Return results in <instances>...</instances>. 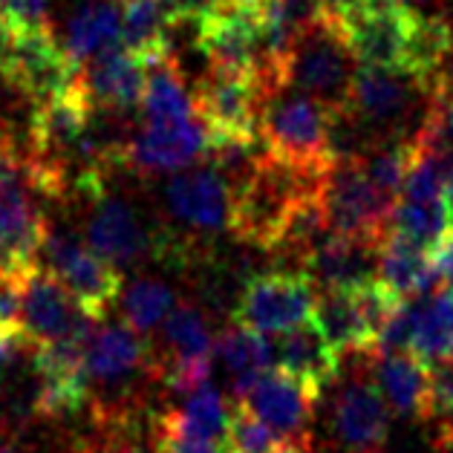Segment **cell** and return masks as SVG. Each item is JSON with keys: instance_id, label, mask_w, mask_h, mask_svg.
I'll list each match as a JSON object with an SVG mask.
<instances>
[{"instance_id": "cell-1", "label": "cell", "mask_w": 453, "mask_h": 453, "mask_svg": "<svg viewBox=\"0 0 453 453\" xmlns=\"http://www.w3.org/2000/svg\"><path fill=\"white\" fill-rule=\"evenodd\" d=\"M324 176L326 171L301 168L266 148L251 173L234 188L231 234L246 246L272 251L295 208L306 196L320 194Z\"/></svg>"}, {"instance_id": "cell-2", "label": "cell", "mask_w": 453, "mask_h": 453, "mask_svg": "<svg viewBox=\"0 0 453 453\" xmlns=\"http://www.w3.org/2000/svg\"><path fill=\"white\" fill-rule=\"evenodd\" d=\"M356 55L335 20L326 15L309 24L283 55V84L318 98L326 107L349 104Z\"/></svg>"}, {"instance_id": "cell-3", "label": "cell", "mask_w": 453, "mask_h": 453, "mask_svg": "<svg viewBox=\"0 0 453 453\" xmlns=\"http://www.w3.org/2000/svg\"><path fill=\"white\" fill-rule=\"evenodd\" d=\"M436 90L416 75L390 67H361L352 79L349 107L367 121L375 139H416Z\"/></svg>"}, {"instance_id": "cell-4", "label": "cell", "mask_w": 453, "mask_h": 453, "mask_svg": "<svg viewBox=\"0 0 453 453\" xmlns=\"http://www.w3.org/2000/svg\"><path fill=\"white\" fill-rule=\"evenodd\" d=\"M329 107L292 87H278L260 102V139L280 159L301 168L329 171L333 157L326 145Z\"/></svg>"}, {"instance_id": "cell-5", "label": "cell", "mask_w": 453, "mask_h": 453, "mask_svg": "<svg viewBox=\"0 0 453 453\" xmlns=\"http://www.w3.org/2000/svg\"><path fill=\"white\" fill-rule=\"evenodd\" d=\"M84 205V242L116 269L134 266L153 254H162V257L171 254L173 237H162L157 228L148 226L139 208L125 196L102 188Z\"/></svg>"}, {"instance_id": "cell-6", "label": "cell", "mask_w": 453, "mask_h": 453, "mask_svg": "<svg viewBox=\"0 0 453 453\" xmlns=\"http://www.w3.org/2000/svg\"><path fill=\"white\" fill-rule=\"evenodd\" d=\"M318 297L320 289L309 274L295 269H272L246 280L231 315L237 324L254 333L283 335L315 318Z\"/></svg>"}, {"instance_id": "cell-7", "label": "cell", "mask_w": 453, "mask_h": 453, "mask_svg": "<svg viewBox=\"0 0 453 453\" xmlns=\"http://www.w3.org/2000/svg\"><path fill=\"white\" fill-rule=\"evenodd\" d=\"M326 223L333 234L384 242L390 234L395 200L381 194L367 173L361 171L358 159L333 162L320 188Z\"/></svg>"}, {"instance_id": "cell-8", "label": "cell", "mask_w": 453, "mask_h": 453, "mask_svg": "<svg viewBox=\"0 0 453 453\" xmlns=\"http://www.w3.org/2000/svg\"><path fill=\"white\" fill-rule=\"evenodd\" d=\"M38 266L47 269L67 286L96 320H102L110 309L119 303L121 289H125L121 272L113 263L98 257V254L87 246L81 237H75L73 231L55 228L52 223L38 251Z\"/></svg>"}, {"instance_id": "cell-9", "label": "cell", "mask_w": 453, "mask_h": 453, "mask_svg": "<svg viewBox=\"0 0 453 453\" xmlns=\"http://www.w3.org/2000/svg\"><path fill=\"white\" fill-rule=\"evenodd\" d=\"M81 67L75 64L52 29H20L15 32L12 55H9L4 81L20 93L32 107H41L67 96L79 84Z\"/></svg>"}, {"instance_id": "cell-10", "label": "cell", "mask_w": 453, "mask_h": 453, "mask_svg": "<svg viewBox=\"0 0 453 453\" xmlns=\"http://www.w3.org/2000/svg\"><path fill=\"white\" fill-rule=\"evenodd\" d=\"M102 324L47 269L32 266L20 278V329L35 344L84 341Z\"/></svg>"}, {"instance_id": "cell-11", "label": "cell", "mask_w": 453, "mask_h": 453, "mask_svg": "<svg viewBox=\"0 0 453 453\" xmlns=\"http://www.w3.org/2000/svg\"><path fill=\"white\" fill-rule=\"evenodd\" d=\"M194 110L211 136L260 139V84L251 75L211 70L194 87Z\"/></svg>"}, {"instance_id": "cell-12", "label": "cell", "mask_w": 453, "mask_h": 453, "mask_svg": "<svg viewBox=\"0 0 453 453\" xmlns=\"http://www.w3.org/2000/svg\"><path fill=\"white\" fill-rule=\"evenodd\" d=\"M211 134L200 121V116L180 121V125H145L139 121L127 148H125V168L139 176L188 171L191 165L208 157Z\"/></svg>"}, {"instance_id": "cell-13", "label": "cell", "mask_w": 453, "mask_h": 453, "mask_svg": "<svg viewBox=\"0 0 453 453\" xmlns=\"http://www.w3.org/2000/svg\"><path fill=\"white\" fill-rule=\"evenodd\" d=\"M165 208L194 234H217L231 228L234 188L211 162L194 171H180L165 185Z\"/></svg>"}, {"instance_id": "cell-14", "label": "cell", "mask_w": 453, "mask_h": 453, "mask_svg": "<svg viewBox=\"0 0 453 453\" xmlns=\"http://www.w3.org/2000/svg\"><path fill=\"white\" fill-rule=\"evenodd\" d=\"M84 367L87 379L98 387L127 384L136 375H148L157 381V358L148 338L121 324H98L84 344Z\"/></svg>"}, {"instance_id": "cell-15", "label": "cell", "mask_w": 453, "mask_h": 453, "mask_svg": "<svg viewBox=\"0 0 453 453\" xmlns=\"http://www.w3.org/2000/svg\"><path fill=\"white\" fill-rule=\"evenodd\" d=\"M390 434V404L372 375H356L333 402V436L344 453H379Z\"/></svg>"}, {"instance_id": "cell-16", "label": "cell", "mask_w": 453, "mask_h": 453, "mask_svg": "<svg viewBox=\"0 0 453 453\" xmlns=\"http://www.w3.org/2000/svg\"><path fill=\"white\" fill-rule=\"evenodd\" d=\"M240 402H246L286 441L309 445V425H312L320 395L309 390L303 381H297L295 375L272 367Z\"/></svg>"}, {"instance_id": "cell-17", "label": "cell", "mask_w": 453, "mask_h": 453, "mask_svg": "<svg viewBox=\"0 0 453 453\" xmlns=\"http://www.w3.org/2000/svg\"><path fill=\"white\" fill-rule=\"evenodd\" d=\"M379 257H381V242L341 237L329 231L309 251V257L301 263V272L312 278V283L320 292L358 289V286L379 280Z\"/></svg>"}, {"instance_id": "cell-18", "label": "cell", "mask_w": 453, "mask_h": 453, "mask_svg": "<svg viewBox=\"0 0 453 453\" xmlns=\"http://www.w3.org/2000/svg\"><path fill=\"white\" fill-rule=\"evenodd\" d=\"M416 12L407 6H387L375 9V12H361L347 18L344 35L352 47V55L364 64V67H390L402 70L404 55H407V41H411Z\"/></svg>"}, {"instance_id": "cell-19", "label": "cell", "mask_w": 453, "mask_h": 453, "mask_svg": "<svg viewBox=\"0 0 453 453\" xmlns=\"http://www.w3.org/2000/svg\"><path fill=\"white\" fill-rule=\"evenodd\" d=\"M148 84L145 61L130 50H116L102 55L90 64H84L79 73L81 93L90 98L96 107L119 110V113H134L142 107Z\"/></svg>"}, {"instance_id": "cell-20", "label": "cell", "mask_w": 453, "mask_h": 453, "mask_svg": "<svg viewBox=\"0 0 453 453\" xmlns=\"http://www.w3.org/2000/svg\"><path fill=\"white\" fill-rule=\"evenodd\" d=\"M58 43L79 67L102 58V55L125 50L121 6H116V0H84L73 9Z\"/></svg>"}, {"instance_id": "cell-21", "label": "cell", "mask_w": 453, "mask_h": 453, "mask_svg": "<svg viewBox=\"0 0 453 453\" xmlns=\"http://www.w3.org/2000/svg\"><path fill=\"white\" fill-rule=\"evenodd\" d=\"M274 361L283 372L295 375L318 395H324V387L333 384L341 372L338 349L329 344L315 320H306V324L283 333L274 347Z\"/></svg>"}, {"instance_id": "cell-22", "label": "cell", "mask_w": 453, "mask_h": 453, "mask_svg": "<svg viewBox=\"0 0 453 453\" xmlns=\"http://www.w3.org/2000/svg\"><path fill=\"white\" fill-rule=\"evenodd\" d=\"M315 324L338 356H375L379 335L364 312L358 289H326L315 306Z\"/></svg>"}, {"instance_id": "cell-23", "label": "cell", "mask_w": 453, "mask_h": 453, "mask_svg": "<svg viewBox=\"0 0 453 453\" xmlns=\"http://www.w3.org/2000/svg\"><path fill=\"white\" fill-rule=\"evenodd\" d=\"M145 70H148V84H145V98H142V121L145 125H180L196 116L194 110V96L188 93L185 75L180 61L173 58L171 50L148 55Z\"/></svg>"}, {"instance_id": "cell-24", "label": "cell", "mask_w": 453, "mask_h": 453, "mask_svg": "<svg viewBox=\"0 0 453 453\" xmlns=\"http://www.w3.org/2000/svg\"><path fill=\"white\" fill-rule=\"evenodd\" d=\"M379 280L387 289H393L399 297H404V301L407 297L434 292L436 286L445 283L436 269L434 251L402 234H395V231H390L381 242Z\"/></svg>"}, {"instance_id": "cell-25", "label": "cell", "mask_w": 453, "mask_h": 453, "mask_svg": "<svg viewBox=\"0 0 453 453\" xmlns=\"http://www.w3.org/2000/svg\"><path fill=\"white\" fill-rule=\"evenodd\" d=\"M372 381L390 404V411L399 416H418L425 418L427 411V384L430 367L413 356V352H387V356L370 358Z\"/></svg>"}, {"instance_id": "cell-26", "label": "cell", "mask_w": 453, "mask_h": 453, "mask_svg": "<svg viewBox=\"0 0 453 453\" xmlns=\"http://www.w3.org/2000/svg\"><path fill=\"white\" fill-rule=\"evenodd\" d=\"M162 341L165 352L157 358V381L165 370L171 367H191V364H211L217 349V338L211 335V326L205 324V315L194 303H176L173 312L162 324Z\"/></svg>"}, {"instance_id": "cell-27", "label": "cell", "mask_w": 453, "mask_h": 453, "mask_svg": "<svg viewBox=\"0 0 453 453\" xmlns=\"http://www.w3.org/2000/svg\"><path fill=\"white\" fill-rule=\"evenodd\" d=\"M214 352L231 375V390H234L237 399H242L274 364V347L266 341V335L254 333L237 320L217 335Z\"/></svg>"}, {"instance_id": "cell-28", "label": "cell", "mask_w": 453, "mask_h": 453, "mask_svg": "<svg viewBox=\"0 0 453 453\" xmlns=\"http://www.w3.org/2000/svg\"><path fill=\"white\" fill-rule=\"evenodd\" d=\"M411 352L425 364L453 361V283L416 297V333Z\"/></svg>"}, {"instance_id": "cell-29", "label": "cell", "mask_w": 453, "mask_h": 453, "mask_svg": "<svg viewBox=\"0 0 453 453\" xmlns=\"http://www.w3.org/2000/svg\"><path fill=\"white\" fill-rule=\"evenodd\" d=\"M228 413H231V404L226 402V395L208 381L200 387V390L188 393L185 407H180V411H165L162 418L185 436L223 445L226 427H228Z\"/></svg>"}, {"instance_id": "cell-30", "label": "cell", "mask_w": 453, "mask_h": 453, "mask_svg": "<svg viewBox=\"0 0 453 453\" xmlns=\"http://www.w3.org/2000/svg\"><path fill=\"white\" fill-rule=\"evenodd\" d=\"M121 20H125V50L139 58L171 50V35L176 27L162 0H125Z\"/></svg>"}, {"instance_id": "cell-31", "label": "cell", "mask_w": 453, "mask_h": 453, "mask_svg": "<svg viewBox=\"0 0 453 453\" xmlns=\"http://www.w3.org/2000/svg\"><path fill=\"white\" fill-rule=\"evenodd\" d=\"M453 228V208L448 196L436 200H399L393 211L390 231L402 234L407 240L418 242L434 251L445 234Z\"/></svg>"}, {"instance_id": "cell-32", "label": "cell", "mask_w": 453, "mask_h": 453, "mask_svg": "<svg viewBox=\"0 0 453 453\" xmlns=\"http://www.w3.org/2000/svg\"><path fill=\"white\" fill-rule=\"evenodd\" d=\"M173 306H176L173 289L157 278H139L134 283H127L119 297L121 320L142 335L162 326L165 318L173 312Z\"/></svg>"}, {"instance_id": "cell-33", "label": "cell", "mask_w": 453, "mask_h": 453, "mask_svg": "<svg viewBox=\"0 0 453 453\" xmlns=\"http://www.w3.org/2000/svg\"><path fill=\"white\" fill-rule=\"evenodd\" d=\"M283 436L263 422V418L251 411L246 402H234L228 413V427L223 436V450L237 453H274L283 445Z\"/></svg>"}, {"instance_id": "cell-34", "label": "cell", "mask_w": 453, "mask_h": 453, "mask_svg": "<svg viewBox=\"0 0 453 453\" xmlns=\"http://www.w3.org/2000/svg\"><path fill=\"white\" fill-rule=\"evenodd\" d=\"M416 142L427 148L453 150V96L436 93L434 104L427 110L425 125L416 134Z\"/></svg>"}, {"instance_id": "cell-35", "label": "cell", "mask_w": 453, "mask_h": 453, "mask_svg": "<svg viewBox=\"0 0 453 453\" xmlns=\"http://www.w3.org/2000/svg\"><path fill=\"white\" fill-rule=\"evenodd\" d=\"M153 453H223V445L185 436L159 416L157 418V436H153Z\"/></svg>"}, {"instance_id": "cell-36", "label": "cell", "mask_w": 453, "mask_h": 453, "mask_svg": "<svg viewBox=\"0 0 453 453\" xmlns=\"http://www.w3.org/2000/svg\"><path fill=\"white\" fill-rule=\"evenodd\" d=\"M228 0H162V6L168 9L173 27H200L203 20L214 18Z\"/></svg>"}, {"instance_id": "cell-37", "label": "cell", "mask_w": 453, "mask_h": 453, "mask_svg": "<svg viewBox=\"0 0 453 453\" xmlns=\"http://www.w3.org/2000/svg\"><path fill=\"white\" fill-rule=\"evenodd\" d=\"M0 12L20 29H50V0H0Z\"/></svg>"}, {"instance_id": "cell-38", "label": "cell", "mask_w": 453, "mask_h": 453, "mask_svg": "<svg viewBox=\"0 0 453 453\" xmlns=\"http://www.w3.org/2000/svg\"><path fill=\"white\" fill-rule=\"evenodd\" d=\"M434 260H436V269L441 274V280L453 283V228L445 234V240L439 242L434 249Z\"/></svg>"}, {"instance_id": "cell-39", "label": "cell", "mask_w": 453, "mask_h": 453, "mask_svg": "<svg viewBox=\"0 0 453 453\" xmlns=\"http://www.w3.org/2000/svg\"><path fill=\"white\" fill-rule=\"evenodd\" d=\"M15 32H18V27H15L12 20H9L4 12H0V79H4V73H6L9 55H12Z\"/></svg>"}, {"instance_id": "cell-40", "label": "cell", "mask_w": 453, "mask_h": 453, "mask_svg": "<svg viewBox=\"0 0 453 453\" xmlns=\"http://www.w3.org/2000/svg\"><path fill=\"white\" fill-rule=\"evenodd\" d=\"M439 93L441 96H453V52L445 64V70H441V79H439Z\"/></svg>"}, {"instance_id": "cell-41", "label": "cell", "mask_w": 453, "mask_h": 453, "mask_svg": "<svg viewBox=\"0 0 453 453\" xmlns=\"http://www.w3.org/2000/svg\"><path fill=\"white\" fill-rule=\"evenodd\" d=\"M407 9H413V12H427V6H436L441 0H402Z\"/></svg>"}, {"instance_id": "cell-42", "label": "cell", "mask_w": 453, "mask_h": 453, "mask_svg": "<svg viewBox=\"0 0 453 453\" xmlns=\"http://www.w3.org/2000/svg\"><path fill=\"white\" fill-rule=\"evenodd\" d=\"M274 453H309V445H303V441H283Z\"/></svg>"}, {"instance_id": "cell-43", "label": "cell", "mask_w": 453, "mask_h": 453, "mask_svg": "<svg viewBox=\"0 0 453 453\" xmlns=\"http://www.w3.org/2000/svg\"><path fill=\"white\" fill-rule=\"evenodd\" d=\"M223 453H237V450H223Z\"/></svg>"}]
</instances>
